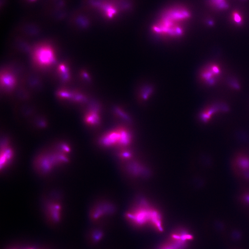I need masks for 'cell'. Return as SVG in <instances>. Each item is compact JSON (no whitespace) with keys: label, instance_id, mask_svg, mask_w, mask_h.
I'll return each instance as SVG.
<instances>
[{"label":"cell","instance_id":"e0dca14e","mask_svg":"<svg viewBox=\"0 0 249 249\" xmlns=\"http://www.w3.org/2000/svg\"><path fill=\"white\" fill-rule=\"evenodd\" d=\"M10 0H1L0 2V10L1 13L4 14L7 10Z\"/></svg>","mask_w":249,"mask_h":249},{"label":"cell","instance_id":"ba28073f","mask_svg":"<svg viewBox=\"0 0 249 249\" xmlns=\"http://www.w3.org/2000/svg\"><path fill=\"white\" fill-rule=\"evenodd\" d=\"M220 70L219 67L215 65L208 66L201 72V78L205 82L209 84H213L215 82V77L219 75Z\"/></svg>","mask_w":249,"mask_h":249},{"label":"cell","instance_id":"4fadbf2b","mask_svg":"<svg viewBox=\"0 0 249 249\" xmlns=\"http://www.w3.org/2000/svg\"><path fill=\"white\" fill-rule=\"evenodd\" d=\"M208 2L212 7L218 10H225L229 7L227 0H208Z\"/></svg>","mask_w":249,"mask_h":249},{"label":"cell","instance_id":"9c48e42d","mask_svg":"<svg viewBox=\"0 0 249 249\" xmlns=\"http://www.w3.org/2000/svg\"><path fill=\"white\" fill-rule=\"evenodd\" d=\"M47 208V215L51 220L58 221L60 219L61 213V207L57 201L50 203Z\"/></svg>","mask_w":249,"mask_h":249},{"label":"cell","instance_id":"7c38bea8","mask_svg":"<svg viewBox=\"0 0 249 249\" xmlns=\"http://www.w3.org/2000/svg\"><path fill=\"white\" fill-rule=\"evenodd\" d=\"M1 84L3 87L11 89L14 87L16 83V79L13 74L8 72L2 73L1 76Z\"/></svg>","mask_w":249,"mask_h":249},{"label":"cell","instance_id":"5bb4252c","mask_svg":"<svg viewBox=\"0 0 249 249\" xmlns=\"http://www.w3.org/2000/svg\"><path fill=\"white\" fill-rule=\"evenodd\" d=\"M22 7L26 8L33 7L38 5H41L43 0H18Z\"/></svg>","mask_w":249,"mask_h":249},{"label":"cell","instance_id":"9a60e30c","mask_svg":"<svg viewBox=\"0 0 249 249\" xmlns=\"http://www.w3.org/2000/svg\"><path fill=\"white\" fill-rule=\"evenodd\" d=\"M184 248L176 244V243L170 241L168 239L167 241L162 243L158 248V249H184Z\"/></svg>","mask_w":249,"mask_h":249},{"label":"cell","instance_id":"6da1fadb","mask_svg":"<svg viewBox=\"0 0 249 249\" xmlns=\"http://www.w3.org/2000/svg\"><path fill=\"white\" fill-rule=\"evenodd\" d=\"M191 17V11L184 6H171L161 13L152 26L156 34L170 36H180L184 31V25Z\"/></svg>","mask_w":249,"mask_h":249},{"label":"cell","instance_id":"7a4b0ae2","mask_svg":"<svg viewBox=\"0 0 249 249\" xmlns=\"http://www.w3.org/2000/svg\"><path fill=\"white\" fill-rule=\"evenodd\" d=\"M127 216L128 220L137 226L150 225L159 233L164 230L161 215L155 209L146 204H141L128 212Z\"/></svg>","mask_w":249,"mask_h":249},{"label":"cell","instance_id":"277c9868","mask_svg":"<svg viewBox=\"0 0 249 249\" xmlns=\"http://www.w3.org/2000/svg\"><path fill=\"white\" fill-rule=\"evenodd\" d=\"M131 134L125 128H120L111 131L102 137L101 142L106 147H127L131 143Z\"/></svg>","mask_w":249,"mask_h":249},{"label":"cell","instance_id":"52a82bcc","mask_svg":"<svg viewBox=\"0 0 249 249\" xmlns=\"http://www.w3.org/2000/svg\"><path fill=\"white\" fill-rule=\"evenodd\" d=\"M194 239V236L188 231L178 230L173 232L168 239L185 248L189 243Z\"/></svg>","mask_w":249,"mask_h":249},{"label":"cell","instance_id":"8fae6325","mask_svg":"<svg viewBox=\"0 0 249 249\" xmlns=\"http://www.w3.org/2000/svg\"><path fill=\"white\" fill-rule=\"evenodd\" d=\"M13 152L12 150L8 147L2 148L1 156V169L4 170L10 164L12 160Z\"/></svg>","mask_w":249,"mask_h":249},{"label":"cell","instance_id":"8992f818","mask_svg":"<svg viewBox=\"0 0 249 249\" xmlns=\"http://www.w3.org/2000/svg\"><path fill=\"white\" fill-rule=\"evenodd\" d=\"M33 56L34 63L42 68L50 66L55 61L54 50L48 44H41L36 47L34 51Z\"/></svg>","mask_w":249,"mask_h":249},{"label":"cell","instance_id":"3957f363","mask_svg":"<svg viewBox=\"0 0 249 249\" xmlns=\"http://www.w3.org/2000/svg\"><path fill=\"white\" fill-rule=\"evenodd\" d=\"M69 0H45L42 3L40 14L48 19H55L68 11Z\"/></svg>","mask_w":249,"mask_h":249},{"label":"cell","instance_id":"5b68a950","mask_svg":"<svg viewBox=\"0 0 249 249\" xmlns=\"http://www.w3.org/2000/svg\"><path fill=\"white\" fill-rule=\"evenodd\" d=\"M233 174L238 179L249 183V156L239 154L235 156L231 164Z\"/></svg>","mask_w":249,"mask_h":249},{"label":"cell","instance_id":"ac0fdd59","mask_svg":"<svg viewBox=\"0 0 249 249\" xmlns=\"http://www.w3.org/2000/svg\"><path fill=\"white\" fill-rule=\"evenodd\" d=\"M45 1V0H43V2H43V1Z\"/></svg>","mask_w":249,"mask_h":249},{"label":"cell","instance_id":"30bf717a","mask_svg":"<svg viewBox=\"0 0 249 249\" xmlns=\"http://www.w3.org/2000/svg\"><path fill=\"white\" fill-rule=\"evenodd\" d=\"M100 117L98 111L97 109H90L86 114L85 121L86 124L90 126H94L100 122Z\"/></svg>","mask_w":249,"mask_h":249},{"label":"cell","instance_id":"2e32d148","mask_svg":"<svg viewBox=\"0 0 249 249\" xmlns=\"http://www.w3.org/2000/svg\"><path fill=\"white\" fill-rule=\"evenodd\" d=\"M231 18L233 21L236 24L240 26L243 24V18L241 13L239 11H234L231 14Z\"/></svg>","mask_w":249,"mask_h":249}]
</instances>
